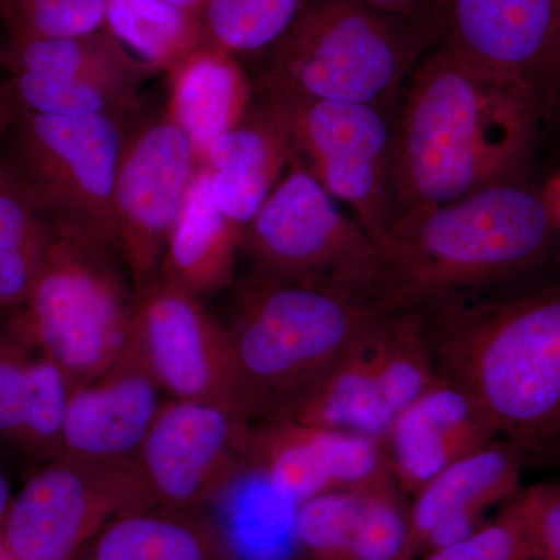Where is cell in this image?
I'll return each mask as SVG.
<instances>
[{
	"mask_svg": "<svg viewBox=\"0 0 560 560\" xmlns=\"http://www.w3.org/2000/svg\"><path fill=\"white\" fill-rule=\"evenodd\" d=\"M394 117L399 217L526 183L544 121L525 94L445 40L412 70Z\"/></svg>",
	"mask_w": 560,
	"mask_h": 560,
	"instance_id": "6da1fadb",
	"label": "cell"
},
{
	"mask_svg": "<svg viewBox=\"0 0 560 560\" xmlns=\"http://www.w3.org/2000/svg\"><path fill=\"white\" fill-rule=\"evenodd\" d=\"M438 374L474 397L499 436L560 444V289L425 312Z\"/></svg>",
	"mask_w": 560,
	"mask_h": 560,
	"instance_id": "7a4b0ae2",
	"label": "cell"
},
{
	"mask_svg": "<svg viewBox=\"0 0 560 560\" xmlns=\"http://www.w3.org/2000/svg\"><path fill=\"white\" fill-rule=\"evenodd\" d=\"M556 230L541 190L528 183L500 184L401 215L378 245L381 305L430 312L458 302L537 264Z\"/></svg>",
	"mask_w": 560,
	"mask_h": 560,
	"instance_id": "3957f363",
	"label": "cell"
},
{
	"mask_svg": "<svg viewBox=\"0 0 560 560\" xmlns=\"http://www.w3.org/2000/svg\"><path fill=\"white\" fill-rule=\"evenodd\" d=\"M385 312L327 287L257 275L238 282L221 320L246 418L289 419Z\"/></svg>",
	"mask_w": 560,
	"mask_h": 560,
	"instance_id": "277c9868",
	"label": "cell"
},
{
	"mask_svg": "<svg viewBox=\"0 0 560 560\" xmlns=\"http://www.w3.org/2000/svg\"><path fill=\"white\" fill-rule=\"evenodd\" d=\"M427 18L383 13L359 0H319L272 47L260 90L393 110L427 55Z\"/></svg>",
	"mask_w": 560,
	"mask_h": 560,
	"instance_id": "5b68a950",
	"label": "cell"
},
{
	"mask_svg": "<svg viewBox=\"0 0 560 560\" xmlns=\"http://www.w3.org/2000/svg\"><path fill=\"white\" fill-rule=\"evenodd\" d=\"M135 308L136 289L116 246L55 231L43 271L16 313L77 388L119 359Z\"/></svg>",
	"mask_w": 560,
	"mask_h": 560,
	"instance_id": "8992f818",
	"label": "cell"
},
{
	"mask_svg": "<svg viewBox=\"0 0 560 560\" xmlns=\"http://www.w3.org/2000/svg\"><path fill=\"white\" fill-rule=\"evenodd\" d=\"M5 105L0 156L11 178L55 231L117 248L114 183L125 139L124 117L46 116Z\"/></svg>",
	"mask_w": 560,
	"mask_h": 560,
	"instance_id": "52a82bcc",
	"label": "cell"
},
{
	"mask_svg": "<svg viewBox=\"0 0 560 560\" xmlns=\"http://www.w3.org/2000/svg\"><path fill=\"white\" fill-rule=\"evenodd\" d=\"M253 275L345 291L381 304L383 256L374 238L298 162L243 234Z\"/></svg>",
	"mask_w": 560,
	"mask_h": 560,
	"instance_id": "ba28073f",
	"label": "cell"
},
{
	"mask_svg": "<svg viewBox=\"0 0 560 560\" xmlns=\"http://www.w3.org/2000/svg\"><path fill=\"white\" fill-rule=\"evenodd\" d=\"M261 102L282 127L290 161L352 209L357 223L381 245L399 217L390 110L268 92H261Z\"/></svg>",
	"mask_w": 560,
	"mask_h": 560,
	"instance_id": "9c48e42d",
	"label": "cell"
},
{
	"mask_svg": "<svg viewBox=\"0 0 560 560\" xmlns=\"http://www.w3.org/2000/svg\"><path fill=\"white\" fill-rule=\"evenodd\" d=\"M149 508L135 467L58 456L13 497L0 528L10 560H72L116 515Z\"/></svg>",
	"mask_w": 560,
	"mask_h": 560,
	"instance_id": "30bf717a",
	"label": "cell"
},
{
	"mask_svg": "<svg viewBox=\"0 0 560 560\" xmlns=\"http://www.w3.org/2000/svg\"><path fill=\"white\" fill-rule=\"evenodd\" d=\"M253 429L226 405L165 400L135 463L149 506L205 510L246 474Z\"/></svg>",
	"mask_w": 560,
	"mask_h": 560,
	"instance_id": "8fae6325",
	"label": "cell"
},
{
	"mask_svg": "<svg viewBox=\"0 0 560 560\" xmlns=\"http://www.w3.org/2000/svg\"><path fill=\"white\" fill-rule=\"evenodd\" d=\"M197 151L167 110L125 136L116 183L117 249L136 290L161 276L168 237L195 175Z\"/></svg>",
	"mask_w": 560,
	"mask_h": 560,
	"instance_id": "7c38bea8",
	"label": "cell"
},
{
	"mask_svg": "<svg viewBox=\"0 0 560 560\" xmlns=\"http://www.w3.org/2000/svg\"><path fill=\"white\" fill-rule=\"evenodd\" d=\"M130 340L168 399L242 411L223 320L198 298L161 278L136 290Z\"/></svg>",
	"mask_w": 560,
	"mask_h": 560,
	"instance_id": "4fadbf2b",
	"label": "cell"
},
{
	"mask_svg": "<svg viewBox=\"0 0 560 560\" xmlns=\"http://www.w3.org/2000/svg\"><path fill=\"white\" fill-rule=\"evenodd\" d=\"M455 49L517 88L541 121L560 110V0H452Z\"/></svg>",
	"mask_w": 560,
	"mask_h": 560,
	"instance_id": "5bb4252c",
	"label": "cell"
},
{
	"mask_svg": "<svg viewBox=\"0 0 560 560\" xmlns=\"http://www.w3.org/2000/svg\"><path fill=\"white\" fill-rule=\"evenodd\" d=\"M246 474L296 501L397 486L383 441L291 419L254 423Z\"/></svg>",
	"mask_w": 560,
	"mask_h": 560,
	"instance_id": "9a60e30c",
	"label": "cell"
},
{
	"mask_svg": "<svg viewBox=\"0 0 560 560\" xmlns=\"http://www.w3.org/2000/svg\"><path fill=\"white\" fill-rule=\"evenodd\" d=\"M165 396L135 342L91 382L73 388L62 423L60 456L135 467Z\"/></svg>",
	"mask_w": 560,
	"mask_h": 560,
	"instance_id": "2e32d148",
	"label": "cell"
},
{
	"mask_svg": "<svg viewBox=\"0 0 560 560\" xmlns=\"http://www.w3.org/2000/svg\"><path fill=\"white\" fill-rule=\"evenodd\" d=\"M73 386L40 349L16 311L0 316V447L49 460L61 453Z\"/></svg>",
	"mask_w": 560,
	"mask_h": 560,
	"instance_id": "e0dca14e",
	"label": "cell"
},
{
	"mask_svg": "<svg viewBox=\"0 0 560 560\" xmlns=\"http://www.w3.org/2000/svg\"><path fill=\"white\" fill-rule=\"evenodd\" d=\"M497 438L499 433L474 397L440 375L397 415L383 444L400 492L412 497L442 470Z\"/></svg>",
	"mask_w": 560,
	"mask_h": 560,
	"instance_id": "ac0fdd59",
	"label": "cell"
},
{
	"mask_svg": "<svg viewBox=\"0 0 560 560\" xmlns=\"http://www.w3.org/2000/svg\"><path fill=\"white\" fill-rule=\"evenodd\" d=\"M522 467L521 448L495 440L427 482L408 506L415 559L480 528L489 508L517 495Z\"/></svg>",
	"mask_w": 560,
	"mask_h": 560,
	"instance_id": "d6986e66",
	"label": "cell"
},
{
	"mask_svg": "<svg viewBox=\"0 0 560 560\" xmlns=\"http://www.w3.org/2000/svg\"><path fill=\"white\" fill-rule=\"evenodd\" d=\"M167 114L186 132L198 160L223 132L237 127L254 105V86L235 55L202 44L167 70Z\"/></svg>",
	"mask_w": 560,
	"mask_h": 560,
	"instance_id": "ffe728a7",
	"label": "cell"
},
{
	"mask_svg": "<svg viewBox=\"0 0 560 560\" xmlns=\"http://www.w3.org/2000/svg\"><path fill=\"white\" fill-rule=\"evenodd\" d=\"M243 234L217 208L210 172L200 165L168 237L160 278L198 300L215 296L234 285Z\"/></svg>",
	"mask_w": 560,
	"mask_h": 560,
	"instance_id": "44dd1931",
	"label": "cell"
},
{
	"mask_svg": "<svg viewBox=\"0 0 560 560\" xmlns=\"http://www.w3.org/2000/svg\"><path fill=\"white\" fill-rule=\"evenodd\" d=\"M72 560H234L205 512L138 508L121 512Z\"/></svg>",
	"mask_w": 560,
	"mask_h": 560,
	"instance_id": "7402d4cb",
	"label": "cell"
},
{
	"mask_svg": "<svg viewBox=\"0 0 560 560\" xmlns=\"http://www.w3.org/2000/svg\"><path fill=\"white\" fill-rule=\"evenodd\" d=\"M2 66L9 73L91 81L136 95L156 70L101 31L90 35L5 40Z\"/></svg>",
	"mask_w": 560,
	"mask_h": 560,
	"instance_id": "603a6c76",
	"label": "cell"
},
{
	"mask_svg": "<svg viewBox=\"0 0 560 560\" xmlns=\"http://www.w3.org/2000/svg\"><path fill=\"white\" fill-rule=\"evenodd\" d=\"M371 327L302 400L289 419L307 425L385 440L390 419L383 407L372 364L368 342Z\"/></svg>",
	"mask_w": 560,
	"mask_h": 560,
	"instance_id": "cb8c5ba5",
	"label": "cell"
},
{
	"mask_svg": "<svg viewBox=\"0 0 560 560\" xmlns=\"http://www.w3.org/2000/svg\"><path fill=\"white\" fill-rule=\"evenodd\" d=\"M378 393L390 423L440 378L425 329V312L388 311L368 334Z\"/></svg>",
	"mask_w": 560,
	"mask_h": 560,
	"instance_id": "d4e9b609",
	"label": "cell"
},
{
	"mask_svg": "<svg viewBox=\"0 0 560 560\" xmlns=\"http://www.w3.org/2000/svg\"><path fill=\"white\" fill-rule=\"evenodd\" d=\"M54 238L49 219L0 156V312L16 311L28 300Z\"/></svg>",
	"mask_w": 560,
	"mask_h": 560,
	"instance_id": "484cf974",
	"label": "cell"
},
{
	"mask_svg": "<svg viewBox=\"0 0 560 560\" xmlns=\"http://www.w3.org/2000/svg\"><path fill=\"white\" fill-rule=\"evenodd\" d=\"M103 31L156 72L208 43L200 14L164 0H106Z\"/></svg>",
	"mask_w": 560,
	"mask_h": 560,
	"instance_id": "4316f807",
	"label": "cell"
},
{
	"mask_svg": "<svg viewBox=\"0 0 560 560\" xmlns=\"http://www.w3.org/2000/svg\"><path fill=\"white\" fill-rule=\"evenodd\" d=\"M305 9V0H206V40L230 54L272 49Z\"/></svg>",
	"mask_w": 560,
	"mask_h": 560,
	"instance_id": "83f0119b",
	"label": "cell"
},
{
	"mask_svg": "<svg viewBox=\"0 0 560 560\" xmlns=\"http://www.w3.org/2000/svg\"><path fill=\"white\" fill-rule=\"evenodd\" d=\"M0 92L11 109L61 117L98 114L124 117L138 98L106 84L33 73H11Z\"/></svg>",
	"mask_w": 560,
	"mask_h": 560,
	"instance_id": "f1b7e54d",
	"label": "cell"
},
{
	"mask_svg": "<svg viewBox=\"0 0 560 560\" xmlns=\"http://www.w3.org/2000/svg\"><path fill=\"white\" fill-rule=\"evenodd\" d=\"M397 486L363 493L346 560H415L410 510Z\"/></svg>",
	"mask_w": 560,
	"mask_h": 560,
	"instance_id": "f546056e",
	"label": "cell"
},
{
	"mask_svg": "<svg viewBox=\"0 0 560 560\" xmlns=\"http://www.w3.org/2000/svg\"><path fill=\"white\" fill-rule=\"evenodd\" d=\"M363 493L324 492L298 501L294 541L301 560H346Z\"/></svg>",
	"mask_w": 560,
	"mask_h": 560,
	"instance_id": "4dcf8cb0",
	"label": "cell"
},
{
	"mask_svg": "<svg viewBox=\"0 0 560 560\" xmlns=\"http://www.w3.org/2000/svg\"><path fill=\"white\" fill-rule=\"evenodd\" d=\"M106 0H0L7 40L90 35L105 28Z\"/></svg>",
	"mask_w": 560,
	"mask_h": 560,
	"instance_id": "1f68e13d",
	"label": "cell"
},
{
	"mask_svg": "<svg viewBox=\"0 0 560 560\" xmlns=\"http://www.w3.org/2000/svg\"><path fill=\"white\" fill-rule=\"evenodd\" d=\"M415 560H534L525 522L517 503H511L470 536Z\"/></svg>",
	"mask_w": 560,
	"mask_h": 560,
	"instance_id": "d6a6232c",
	"label": "cell"
},
{
	"mask_svg": "<svg viewBox=\"0 0 560 560\" xmlns=\"http://www.w3.org/2000/svg\"><path fill=\"white\" fill-rule=\"evenodd\" d=\"M534 560H560V485H536L514 497Z\"/></svg>",
	"mask_w": 560,
	"mask_h": 560,
	"instance_id": "836d02e7",
	"label": "cell"
},
{
	"mask_svg": "<svg viewBox=\"0 0 560 560\" xmlns=\"http://www.w3.org/2000/svg\"><path fill=\"white\" fill-rule=\"evenodd\" d=\"M359 2L371 7V9L383 11V13L416 18L423 16L425 0H359Z\"/></svg>",
	"mask_w": 560,
	"mask_h": 560,
	"instance_id": "e575fe53",
	"label": "cell"
},
{
	"mask_svg": "<svg viewBox=\"0 0 560 560\" xmlns=\"http://www.w3.org/2000/svg\"><path fill=\"white\" fill-rule=\"evenodd\" d=\"M544 195V200L547 202L548 210H550L551 219L555 221L556 228H560V173L552 176L550 183L540 189Z\"/></svg>",
	"mask_w": 560,
	"mask_h": 560,
	"instance_id": "d590c367",
	"label": "cell"
},
{
	"mask_svg": "<svg viewBox=\"0 0 560 560\" xmlns=\"http://www.w3.org/2000/svg\"><path fill=\"white\" fill-rule=\"evenodd\" d=\"M13 497L14 493L13 489H11L9 475H7L5 469L0 466V528H2V523L5 521V515L7 512H9Z\"/></svg>",
	"mask_w": 560,
	"mask_h": 560,
	"instance_id": "8d00e7d4",
	"label": "cell"
},
{
	"mask_svg": "<svg viewBox=\"0 0 560 560\" xmlns=\"http://www.w3.org/2000/svg\"><path fill=\"white\" fill-rule=\"evenodd\" d=\"M164 2L172 3V5L179 7V9L183 10L191 11V13L200 14L206 0H164Z\"/></svg>",
	"mask_w": 560,
	"mask_h": 560,
	"instance_id": "74e56055",
	"label": "cell"
},
{
	"mask_svg": "<svg viewBox=\"0 0 560 560\" xmlns=\"http://www.w3.org/2000/svg\"><path fill=\"white\" fill-rule=\"evenodd\" d=\"M7 119V105L3 98L0 97V131H2L3 121Z\"/></svg>",
	"mask_w": 560,
	"mask_h": 560,
	"instance_id": "f35d334b",
	"label": "cell"
},
{
	"mask_svg": "<svg viewBox=\"0 0 560 560\" xmlns=\"http://www.w3.org/2000/svg\"><path fill=\"white\" fill-rule=\"evenodd\" d=\"M0 560H10L9 556H7L5 550H3L2 544H0Z\"/></svg>",
	"mask_w": 560,
	"mask_h": 560,
	"instance_id": "ab89813d",
	"label": "cell"
},
{
	"mask_svg": "<svg viewBox=\"0 0 560 560\" xmlns=\"http://www.w3.org/2000/svg\"><path fill=\"white\" fill-rule=\"evenodd\" d=\"M0 51H2V47H0ZM0 65H2V54H0Z\"/></svg>",
	"mask_w": 560,
	"mask_h": 560,
	"instance_id": "60d3db41",
	"label": "cell"
},
{
	"mask_svg": "<svg viewBox=\"0 0 560 560\" xmlns=\"http://www.w3.org/2000/svg\"><path fill=\"white\" fill-rule=\"evenodd\" d=\"M2 313H3V312H0V316H2Z\"/></svg>",
	"mask_w": 560,
	"mask_h": 560,
	"instance_id": "b9f144b4",
	"label": "cell"
}]
</instances>
